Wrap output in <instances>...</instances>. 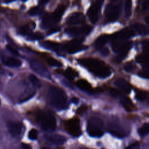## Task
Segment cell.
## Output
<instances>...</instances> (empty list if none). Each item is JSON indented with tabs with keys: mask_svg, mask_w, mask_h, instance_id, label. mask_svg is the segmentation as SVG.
Returning <instances> with one entry per match:
<instances>
[{
	"mask_svg": "<svg viewBox=\"0 0 149 149\" xmlns=\"http://www.w3.org/2000/svg\"><path fill=\"white\" fill-rule=\"evenodd\" d=\"M79 63L87 69L95 76L100 78H106L111 74L109 66L103 61L93 58H82L79 60Z\"/></svg>",
	"mask_w": 149,
	"mask_h": 149,
	"instance_id": "6da1fadb",
	"label": "cell"
},
{
	"mask_svg": "<svg viewBox=\"0 0 149 149\" xmlns=\"http://www.w3.org/2000/svg\"><path fill=\"white\" fill-rule=\"evenodd\" d=\"M48 95L50 104L55 108L61 110L67 108V95L61 88L51 86L48 88Z\"/></svg>",
	"mask_w": 149,
	"mask_h": 149,
	"instance_id": "7a4b0ae2",
	"label": "cell"
},
{
	"mask_svg": "<svg viewBox=\"0 0 149 149\" xmlns=\"http://www.w3.org/2000/svg\"><path fill=\"white\" fill-rule=\"evenodd\" d=\"M103 122L95 116L91 117L87 122V131L88 134L93 137H100L103 135Z\"/></svg>",
	"mask_w": 149,
	"mask_h": 149,
	"instance_id": "3957f363",
	"label": "cell"
},
{
	"mask_svg": "<svg viewBox=\"0 0 149 149\" xmlns=\"http://www.w3.org/2000/svg\"><path fill=\"white\" fill-rule=\"evenodd\" d=\"M38 120L42 128L46 131H53L56 126V120L55 116L48 112H40Z\"/></svg>",
	"mask_w": 149,
	"mask_h": 149,
	"instance_id": "277c9868",
	"label": "cell"
},
{
	"mask_svg": "<svg viewBox=\"0 0 149 149\" xmlns=\"http://www.w3.org/2000/svg\"><path fill=\"white\" fill-rule=\"evenodd\" d=\"M113 50L116 52L120 58H123L127 54L131 48V43L124 40H113L112 42Z\"/></svg>",
	"mask_w": 149,
	"mask_h": 149,
	"instance_id": "5b68a950",
	"label": "cell"
},
{
	"mask_svg": "<svg viewBox=\"0 0 149 149\" xmlns=\"http://www.w3.org/2000/svg\"><path fill=\"white\" fill-rule=\"evenodd\" d=\"M83 40L84 38L82 37L74 38V40L68 42L64 45V48L69 54H74L80 51L83 50L86 48V46L81 45Z\"/></svg>",
	"mask_w": 149,
	"mask_h": 149,
	"instance_id": "8992f818",
	"label": "cell"
},
{
	"mask_svg": "<svg viewBox=\"0 0 149 149\" xmlns=\"http://www.w3.org/2000/svg\"><path fill=\"white\" fill-rule=\"evenodd\" d=\"M119 15V6L118 4L110 3L108 5L105 10V19L107 22L116 21Z\"/></svg>",
	"mask_w": 149,
	"mask_h": 149,
	"instance_id": "52a82bcc",
	"label": "cell"
},
{
	"mask_svg": "<svg viewBox=\"0 0 149 149\" xmlns=\"http://www.w3.org/2000/svg\"><path fill=\"white\" fill-rule=\"evenodd\" d=\"M103 1H97L94 2L89 8L87 12V16L90 22L95 23L97 22L99 18V14Z\"/></svg>",
	"mask_w": 149,
	"mask_h": 149,
	"instance_id": "ba28073f",
	"label": "cell"
},
{
	"mask_svg": "<svg viewBox=\"0 0 149 149\" xmlns=\"http://www.w3.org/2000/svg\"><path fill=\"white\" fill-rule=\"evenodd\" d=\"M65 127L69 134L73 136H79L81 134L80 121L77 118H73L65 122Z\"/></svg>",
	"mask_w": 149,
	"mask_h": 149,
	"instance_id": "9c48e42d",
	"label": "cell"
},
{
	"mask_svg": "<svg viewBox=\"0 0 149 149\" xmlns=\"http://www.w3.org/2000/svg\"><path fill=\"white\" fill-rule=\"evenodd\" d=\"M92 30V27L89 25H84L80 27H72L66 29V33L70 36L77 37L88 34Z\"/></svg>",
	"mask_w": 149,
	"mask_h": 149,
	"instance_id": "30bf717a",
	"label": "cell"
},
{
	"mask_svg": "<svg viewBox=\"0 0 149 149\" xmlns=\"http://www.w3.org/2000/svg\"><path fill=\"white\" fill-rule=\"evenodd\" d=\"M135 34H136V32L133 28L126 27L115 33L112 36V39L124 40L134 36Z\"/></svg>",
	"mask_w": 149,
	"mask_h": 149,
	"instance_id": "8fae6325",
	"label": "cell"
},
{
	"mask_svg": "<svg viewBox=\"0 0 149 149\" xmlns=\"http://www.w3.org/2000/svg\"><path fill=\"white\" fill-rule=\"evenodd\" d=\"M30 65L31 69L36 72L37 73L45 77H48L49 76V73L48 72L47 69L45 68L42 64L38 62L36 59H31L30 61Z\"/></svg>",
	"mask_w": 149,
	"mask_h": 149,
	"instance_id": "7c38bea8",
	"label": "cell"
},
{
	"mask_svg": "<svg viewBox=\"0 0 149 149\" xmlns=\"http://www.w3.org/2000/svg\"><path fill=\"white\" fill-rule=\"evenodd\" d=\"M85 17L81 12H74L71 13L66 19L68 24H78L83 23L85 22Z\"/></svg>",
	"mask_w": 149,
	"mask_h": 149,
	"instance_id": "4fadbf2b",
	"label": "cell"
},
{
	"mask_svg": "<svg viewBox=\"0 0 149 149\" xmlns=\"http://www.w3.org/2000/svg\"><path fill=\"white\" fill-rule=\"evenodd\" d=\"M8 128L10 134L15 138L19 137L22 132V125L19 122H9L8 123Z\"/></svg>",
	"mask_w": 149,
	"mask_h": 149,
	"instance_id": "5bb4252c",
	"label": "cell"
},
{
	"mask_svg": "<svg viewBox=\"0 0 149 149\" xmlns=\"http://www.w3.org/2000/svg\"><path fill=\"white\" fill-rule=\"evenodd\" d=\"M57 22H58L55 17L53 13L51 14H48L45 15L42 19L41 23V27H42V29L50 28Z\"/></svg>",
	"mask_w": 149,
	"mask_h": 149,
	"instance_id": "9a60e30c",
	"label": "cell"
},
{
	"mask_svg": "<svg viewBox=\"0 0 149 149\" xmlns=\"http://www.w3.org/2000/svg\"><path fill=\"white\" fill-rule=\"evenodd\" d=\"M45 137L48 141L55 145H62L66 141L65 136L58 134L47 135Z\"/></svg>",
	"mask_w": 149,
	"mask_h": 149,
	"instance_id": "2e32d148",
	"label": "cell"
},
{
	"mask_svg": "<svg viewBox=\"0 0 149 149\" xmlns=\"http://www.w3.org/2000/svg\"><path fill=\"white\" fill-rule=\"evenodd\" d=\"M115 85L125 93L129 94L131 91V86L129 83L123 79L119 78L114 82Z\"/></svg>",
	"mask_w": 149,
	"mask_h": 149,
	"instance_id": "e0dca14e",
	"label": "cell"
},
{
	"mask_svg": "<svg viewBox=\"0 0 149 149\" xmlns=\"http://www.w3.org/2000/svg\"><path fill=\"white\" fill-rule=\"evenodd\" d=\"M2 62L4 65L9 67L16 68L22 65V61L14 57H4L2 58Z\"/></svg>",
	"mask_w": 149,
	"mask_h": 149,
	"instance_id": "ac0fdd59",
	"label": "cell"
},
{
	"mask_svg": "<svg viewBox=\"0 0 149 149\" xmlns=\"http://www.w3.org/2000/svg\"><path fill=\"white\" fill-rule=\"evenodd\" d=\"M109 132L113 134V136L119 137V138H122L125 136V134L124 132L117 125L111 124L109 126Z\"/></svg>",
	"mask_w": 149,
	"mask_h": 149,
	"instance_id": "d6986e66",
	"label": "cell"
},
{
	"mask_svg": "<svg viewBox=\"0 0 149 149\" xmlns=\"http://www.w3.org/2000/svg\"><path fill=\"white\" fill-rule=\"evenodd\" d=\"M77 86L82 90L91 92L93 91V89L91 84L84 79H80L76 81Z\"/></svg>",
	"mask_w": 149,
	"mask_h": 149,
	"instance_id": "ffe728a7",
	"label": "cell"
},
{
	"mask_svg": "<svg viewBox=\"0 0 149 149\" xmlns=\"http://www.w3.org/2000/svg\"><path fill=\"white\" fill-rule=\"evenodd\" d=\"M109 37L107 34H102L99 36L95 41V46L98 49H101L108 42Z\"/></svg>",
	"mask_w": 149,
	"mask_h": 149,
	"instance_id": "44dd1931",
	"label": "cell"
},
{
	"mask_svg": "<svg viewBox=\"0 0 149 149\" xmlns=\"http://www.w3.org/2000/svg\"><path fill=\"white\" fill-rule=\"evenodd\" d=\"M133 29L135 32H137L139 34L141 35H146L149 34V28L140 23L134 24L133 25Z\"/></svg>",
	"mask_w": 149,
	"mask_h": 149,
	"instance_id": "7402d4cb",
	"label": "cell"
},
{
	"mask_svg": "<svg viewBox=\"0 0 149 149\" xmlns=\"http://www.w3.org/2000/svg\"><path fill=\"white\" fill-rule=\"evenodd\" d=\"M41 45H42V47H45V48L51 49L53 51H59L62 47L60 44L55 42L50 41H45L43 42L41 44Z\"/></svg>",
	"mask_w": 149,
	"mask_h": 149,
	"instance_id": "603a6c76",
	"label": "cell"
},
{
	"mask_svg": "<svg viewBox=\"0 0 149 149\" xmlns=\"http://www.w3.org/2000/svg\"><path fill=\"white\" fill-rule=\"evenodd\" d=\"M65 9H66V6L63 5H61L59 6H58V8L55 9V10L53 13L54 16L55 17L58 22H59L61 20V17H62L65 11Z\"/></svg>",
	"mask_w": 149,
	"mask_h": 149,
	"instance_id": "cb8c5ba5",
	"label": "cell"
},
{
	"mask_svg": "<svg viewBox=\"0 0 149 149\" xmlns=\"http://www.w3.org/2000/svg\"><path fill=\"white\" fill-rule=\"evenodd\" d=\"M121 104L125 109L127 111H130L133 108V104L132 101L126 97H123L121 99Z\"/></svg>",
	"mask_w": 149,
	"mask_h": 149,
	"instance_id": "d4e9b609",
	"label": "cell"
},
{
	"mask_svg": "<svg viewBox=\"0 0 149 149\" xmlns=\"http://www.w3.org/2000/svg\"><path fill=\"white\" fill-rule=\"evenodd\" d=\"M132 3L130 1H126L124 5V15L126 19H128L132 15Z\"/></svg>",
	"mask_w": 149,
	"mask_h": 149,
	"instance_id": "484cf974",
	"label": "cell"
},
{
	"mask_svg": "<svg viewBox=\"0 0 149 149\" xmlns=\"http://www.w3.org/2000/svg\"><path fill=\"white\" fill-rule=\"evenodd\" d=\"M63 75L69 80H73L77 76V73L72 68H68L63 72Z\"/></svg>",
	"mask_w": 149,
	"mask_h": 149,
	"instance_id": "4316f807",
	"label": "cell"
},
{
	"mask_svg": "<svg viewBox=\"0 0 149 149\" xmlns=\"http://www.w3.org/2000/svg\"><path fill=\"white\" fill-rule=\"evenodd\" d=\"M138 133L141 137H144L149 133V123H144L138 129Z\"/></svg>",
	"mask_w": 149,
	"mask_h": 149,
	"instance_id": "83f0119b",
	"label": "cell"
},
{
	"mask_svg": "<svg viewBox=\"0 0 149 149\" xmlns=\"http://www.w3.org/2000/svg\"><path fill=\"white\" fill-rule=\"evenodd\" d=\"M137 60L139 62L146 65V68L149 69V55H139L137 58Z\"/></svg>",
	"mask_w": 149,
	"mask_h": 149,
	"instance_id": "f1b7e54d",
	"label": "cell"
},
{
	"mask_svg": "<svg viewBox=\"0 0 149 149\" xmlns=\"http://www.w3.org/2000/svg\"><path fill=\"white\" fill-rule=\"evenodd\" d=\"M47 62L48 63V65H49L50 66H61L62 65V63L59 61H58V60H56V59L52 58V57H48L47 59Z\"/></svg>",
	"mask_w": 149,
	"mask_h": 149,
	"instance_id": "f546056e",
	"label": "cell"
},
{
	"mask_svg": "<svg viewBox=\"0 0 149 149\" xmlns=\"http://www.w3.org/2000/svg\"><path fill=\"white\" fill-rule=\"evenodd\" d=\"M147 98V94L141 90H137L136 93V98L139 101H144Z\"/></svg>",
	"mask_w": 149,
	"mask_h": 149,
	"instance_id": "4dcf8cb0",
	"label": "cell"
},
{
	"mask_svg": "<svg viewBox=\"0 0 149 149\" xmlns=\"http://www.w3.org/2000/svg\"><path fill=\"white\" fill-rule=\"evenodd\" d=\"M29 39L31 40H37L42 39L43 37V36L41 33L39 32L30 33L29 34Z\"/></svg>",
	"mask_w": 149,
	"mask_h": 149,
	"instance_id": "1f68e13d",
	"label": "cell"
},
{
	"mask_svg": "<svg viewBox=\"0 0 149 149\" xmlns=\"http://www.w3.org/2000/svg\"><path fill=\"white\" fill-rule=\"evenodd\" d=\"M29 80L30 81L36 86L37 87H40V81H39V80L38 79V78L34 74H31L29 75Z\"/></svg>",
	"mask_w": 149,
	"mask_h": 149,
	"instance_id": "d6a6232c",
	"label": "cell"
},
{
	"mask_svg": "<svg viewBox=\"0 0 149 149\" xmlns=\"http://www.w3.org/2000/svg\"><path fill=\"white\" fill-rule=\"evenodd\" d=\"M37 135H38V132L36 129H31L28 134V137L30 140H36L37 138Z\"/></svg>",
	"mask_w": 149,
	"mask_h": 149,
	"instance_id": "836d02e7",
	"label": "cell"
},
{
	"mask_svg": "<svg viewBox=\"0 0 149 149\" xmlns=\"http://www.w3.org/2000/svg\"><path fill=\"white\" fill-rule=\"evenodd\" d=\"M31 29L30 28V26H27V25H25L24 26H22V27L20 28L19 30V33L22 34V35H26V34H29L30 33Z\"/></svg>",
	"mask_w": 149,
	"mask_h": 149,
	"instance_id": "e575fe53",
	"label": "cell"
},
{
	"mask_svg": "<svg viewBox=\"0 0 149 149\" xmlns=\"http://www.w3.org/2000/svg\"><path fill=\"white\" fill-rule=\"evenodd\" d=\"M40 12H41V9L38 6H34L31 9H30L29 11V13L31 16H35L40 13Z\"/></svg>",
	"mask_w": 149,
	"mask_h": 149,
	"instance_id": "d590c367",
	"label": "cell"
},
{
	"mask_svg": "<svg viewBox=\"0 0 149 149\" xmlns=\"http://www.w3.org/2000/svg\"><path fill=\"white\" fill-rule=\"evenodd\" d=\"M136 66L132 62H128L127 63H126L124 66V69L125 70V71L127 72H130L134 70V69H135Z\"/></svg>",
	"mask_w": 149,
	"mask_h": 149,
	"instance_id": "8d00e7d4",
	"label": "cell"
},
{
	"mask_svg": "<svg viewBox=\"0 0 149 149\" xmlns=\"http://www.w3.org/2000/svg\"><path fill=\"white\" fill-rule=\"evenodd\" d=\"M109 94H111V95L113 97H119L121 96L120 93L116 89L110 88L109 90Z\"/></svg>",
	"mask_w": 149,
	"mask_h": 149,
	"instance_id": "74e56055",
	"label": "cell"
},
{
	"mask_svg": "<svg viewBox=\"0 0 149 149\" xmlns=\"http://www.w3.org/2000/svg\"><path fill=\"white\" fill-rule=\"evenodd\" d=\"M87 106L83 105H81L80 106L77 110V112L79 114V115H83V113H84L86 111H87Z\"/></svg>",
	"mask_w": 149,
	"mask_h": 149,
	"instance_id": "f35d334b",
	"label": "cell"
},
{
	"mask_svg": "<svg viewBox=\"0 0 149 149\" xmlns=\"http://www.w3.org/2000/svg\"><path fill=\"white\" fill-rule=\"evenodd\" d=\"M6 49L8 50H9L10 52H12V54H13L15 55H19L17 50L16 49H15L14 47H13L12 46L10 45H6Z\"/></svg>",
	"mask_w": 149,
	"mask_h": 149,
	"instance_id": "ab89813d",
	"label": "cell"
},
{
	"mask_svg": "<svg viewBox=\"0 0 149 149\" xmlns=\"http://www.w3.org/2000/svg\"><path fill=\"white\" fill-rule=\"evenodd\" d=\"M100 52H101V54L103 55H105V56H107L109 54V50L107 48H105V47H102V48L100 49Z\"/></svg>",
	"mask_w": 149,
	"mask_h": 149,
	"instance_id": "60d3db41",
	"label": "cell"
},
{
	"mask_svg": "<svg viewBox=\"0 0 149 149\" xmlns=\"http://www.w3.org/2000/svg\"><path fill=\"white\" fill-rule=\"evenodd\" d=\"M149 7V2L148 1H144L142 3V9L143 10H146L148 9Z\"/></svg>",
	"mask_w": 149,
	"mask_h": 149,
	"instance_id": "b9f144b4",
	"label": "cell"
},
{
	"mask_svg": "<svg viewBox=\"0 0 149 149\" xmlns=\"http://www.w3.org/2000/svg\"><path fill=\"white\" fill-rule=\"evenodd\" d=\"M59 30V27H53V28H51L48 31V34H51L52 33H56V31Z\"/></svg>",
	"mask_w": 149,
	"mask_h": 149,
	"instance_id": "7bdbcfd3",
	"label": "cell"
},
{
	"mask_svg": "<svg viewBox=\"0 0 149 149\" xmlns=\"http://www.w3.org/2000/svg\"><path fill=\"white\" fill-rule=\"evenodd\" d=\"M139 75L143 77H145V78H149V73H146V72H143V73H140Z\"/></svg>",
	"mask_w": 149,
	"mask_h": 149,
	"instance_id": "ee69618b",
	"label": "cell"
},
{
	"mask_svg": "<svg viewBox=\"0 0 149 149\" xmlns=\"http://www.w3.org/2000/svg\"><path fill=\"white\" fill-rule=\"evenodd\" d=\"M22 149H31L30 146L26 144H22Z\"/></svg>",
	"mask_w": 149,
	"mask_h": 149,
	"instance_id": "f6af8a7d",
	"label": "cell"
},
{
	"mask_svg": "<svg viewBox=\"0 0 149 149\" xmlns=\"http://www.w3.org/2000/svg\"><path fill=\"white\" fill-rule=\"evenodd\" d=\"M144 47V50L146 52H149V43L148 42H146Z\"/></svg>",
	"mask_w": 149,
	"mask_h": 149,
	"instance_id": "bcb514c9",
	"label": "cell"
},
{
	"mask_svg": "<svg viewBox=\"0 0 149 149\" xmlns=\"http://www.w3.org/2000/svg\"><path fill=\"white\" fill-rule=\"evenodd\" d=\"M72 101L73 102V103H75V104H77L78 101H79V99L76 97H73L72 99Z\"/></svg>",
	"mask_w": 149,
	"mask_h": 149,
	"instance_id": "7dc6e473",
	"label": "cell"
},
{
	"mask_svg": "<svg viewBox=\"0 0 149 149\" xmlns=\"http://www.w3.org/2000/svg\"><path fill=\"white\" fill-rule=\"evenodd\" d=\"M125 149H140V148H133L132 146H129L128 147L126 148Z\"/></svg>",
	"mask_w": 149,
	"mask_h": 149,
	"instance_id": "c3c4849f",
	"label": "cell"
},
{
	"mask_svg": "<svg viewBox=\"0 0 149 149\" xmlns=\"http://www.w3.org/2000/svg\"><path fill=\"white\" fill-rule=\"evenodd\" d=\"M42 149H49V148H46V147H44V148H43Z\"/></svg>",
	"mask_w": 149,
	"mask_h": 149,
	"instance_id": "681fc988",
	"label": "cell"
},
{
	"mask_svg": "<svg viewBox=\"0 0 149 149\" xmlns=\"http://www.w3.org/2000/svg\"><path fill=\"white\" fill-rule=\"evenodd\" d=\"M82 149H86V148H82Z\"/></svg>",
	"mask_w": 149,
	"mask_h": 149,
	"instance_id": "f907efd6",
	"label": "cell"
},
{
	"mask_svg": "<svg viewBox=\"0 0 149 149\" xmlns=\"http://www.w3.org/2000/svg\"><path fill=\"white\" fill-rule=\"evenodd\" d=\"M148 103H149V100H148Z\"/></svg>",
	"mask_w": 149,
	"mask_h": 149,
	"instance_id": "816d5d0a",
	"label": "cell"
},
{
	"mask_svg": "<svg viewBox=\"0 0 149 149\" xmlns=\"http://www.w3.org/2000/svg\"><path fill=\"white\" fill-rule=\"evenodd\" d=\"M0 102H1V101H0Z\"/></svg>",
	"mask_w": 149,
	"mask_h": 149,
	"instance_id": "f5cc1de1",
	"label": "cell"
}]
</instances>
